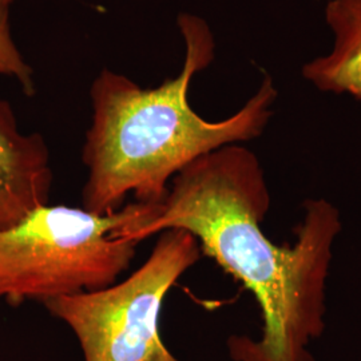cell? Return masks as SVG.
<instances>
[{"label":"cell","instance_id":"cell-5","mask_svg":"<svg viewBox=\"0 0 361 361\" xmlns=\"http://www.w3.org/2000/svg\"><path fill=\"white\" fill-rule=\"evenodd\" d=\"M52 180L44 138L39 133H22L13 106L0 98V231L49 205Z\"/></svg>","mask_w":361,"mask_h":361},{"label":"cell","instance_id":"cell-7","mask_svg":"<svg viewBox=\"0 0 361 361\" xmlns=\"http://www.w3.org/2000/svg\"><path fill=\"white\" fill-rule=\"evenodd\" d=\"M15 0H0V75L13 78L23 92L31 97L35 94L34 73L19 51L11 34L10 13Z\"/></svg>","mask_w":361,"mask_h":361},{"label":"cell","instance_id":"cell-6","mask_svg":"<svg viewBox=\"0 0 361 361\" xmlns=\"http://www.w3.org/2000/svg\"><path fill=\"white\" fill-rule=\"evenodd\" d=\"M324 18L334 46L302 66L301 75L317 90L361 102V0H328Z\"/></svg>","mask_w":361,"mask_h":361},{"label":"cell","instance_id":"cell-1","mask_svg":"<svg viewBox=\"0 0 361 361\" xmlns=\"http://www.w3.org/2000/svg\"><path fill=\"white\" fill-rule=\"evenodd\" d=\"M140 205L118 237L140 244L170 229L190 233L205 256L256 297L262 336H231L233 361H314L308 345L323 335L325 284L341 231L331 202L307 201L296 244H273L259 225L271 207L265 173L257 155L234 143L180 170L162 202Z\"/></svg>","mask_w":361,"mask_h":361},{"label":"cell","instance_id":"cell-2","mask_svg":"<svg viewBox=\"0 0 361 361\" xmlns=\"http://www.w3.org/2000/svg\"><path fill=\"white\" fill-rule=\"evenodd\" d=\"M177 26L185 44L177 77L141 87L104 68L91 83L92 116L82 150V207L91 213H116L129 195L138 204L162 202L180 170L222 146L256 140L271 121L279 91L268 74L233 116L207 121L194 111L192 80L214 61L216 40L201 16L180 13Z\"/></svg>","mask_w":361,"mask_h":361},{"label":"cell","instance_id":"cell-3","mask_svg":"<svg viewBox=\"0 0 361 361\" xmlns=\"http://www.w3.org/2000/svg\"><path fill=\"white\" fill-rule=\"evenodd\" d=\"M130 210V204L110 214L44 205L0 231V304L46 305L116 284L140 245L116 235Z\"/></svg>","mask_w":361,"mask_h":361},{"label":"cell","instance_id":"cell-4","mask_svg":"<svg viewBox=\"0 0 361 361\" xmlns=\"http://www.w3.org/2000/svg\"><path fill=\"white\" fill-rule=\"evenodd\" d=\"M201 253L190 233L165 231L123 281L54 300L44 308L73 331L85 361H182L162 341L159 316L170 289Z\"/></svg>","mask_w":361,"mask_h":361}]
</instances>
